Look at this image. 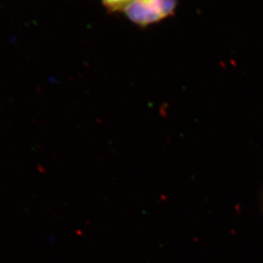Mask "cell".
<instances>
[{
    "label": "cell",
    "instance_id": "obj_2",
    "mask_svg": "<svg viewBox=\"0 0 263 263\" xmlns=\"http://www.w3.org/2000/svg\"><path fill=\"white\" fill-rule=\"evenodd\" d=\"M100 1L107 10L114 12V11L124 10L133 0H100Z\"/></svg>",
    "mask_w": 263,
    "mask_h": 263
},
{
    "label": "cell",
    "instance_id": "obj_1",
    "mask_svg": "<svg viewBox=\"0 0 263 263\" xmlns=\"http://www.w3.org/2000/svg\"><path fill=\"white\" fill-rule=\"evenodd\" d=\"M176 5V0H133L124 11L132 23L148 27L172 16Z\"/></svg>",
    "mask_w": 263,
    "mask_h": 263
}]
</instances>
